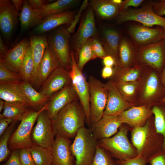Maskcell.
Masks as SVG:
<instances>
[{"mask_svg":"<svg viewBox=\"0 0 165 165\" xmlns=\"http://www.w3.org/2000/svg\"><path fill=\"white\" fill-rule=\"evenodd\" d=\"M86 117L79 101L72 102L61 109L53 119L56 135L70 140L85 126Z\"/></svg>","mask_w":165,"mask_h":165,"instance_id":"1","label":"cell"},{"mask_svg":"<svg viewBox=\"0 0 165 165\" xmlns=\"http://www.w3.org/2000/svg\"><path fill=\"white\" fill-rule=\"evenodd\" d=\"M138 94L141 105H149L160 102L165 97V88L161 82L160 73L148 66L144 67Z\"/></svg>","mask_w":165,"mask_h":165,"instance_id":"2","label":"cell"},{"mask_svg":"<svg viewBox=\"0 0 165 165\" xmlns=\"http://www.w3.org/2000/svg\"><path fill=\"white\" fill-rule=\"evenodd\" d=\"M97 145L98 141L90 129L85 126L80 128L71 145L75 159V165H91Z\"/></svg>","mask_w":165,"mask_h":165,"instance_id":"3","label":"cell"},{"mask_svg":"<svg viewBox=\"0 0 165 165\" xmlns=\"http://www.w3.org/2000/svg\"><path fill=\"white\" fill-rule=\"evenodd\" d=\"M48 105V102L37 111L30 110L24 116L10 137L8 144L9 149L30 148L35 145L31 137L33 126L39 114L47 109Z\"/></svg>","mask_w":165,"mask_h":165,"instance_id":"4","label":"cell"},{"mask_svg":"<svg viewBox=\"0 0 165 165\" xmlns=\"http://www.w3.org/2000/svg\"><path fill=\"white\" fill-rule=\"evenodd\" d=\"M127 129L122 127L112 137L98 141V145L108 151L118 160H126L138 156L137 151L130 142L127 137Z\"/></svg>","mask_w":165,"mask_h":165,"instance_id":"5","label":"cell"},{"mask_svg":"<svg viewBox=\"0 0 165 165\" xmlns=\"http://www.w3.org/2000/svg\"><path fill=\"white\" fill-rule=\"evenodd\" d=\"M90 94V125L103 116L107 102L108 90L105 83L91 75L88 81Z\"/></svg>","mask_w":165,"mask_h":165,"instance_id":"6","label":"cell"},{"mask_svg":"<svg viewBox=\"0 0 165 165\" xmlns=\"http://www.w3.org/2000/svg\"><path fill=\"white\" fill-rule=\"evenodd\" d=\"M137 63L161 73L165 65V40L138 48Z\"/></svg>","mask_w":165,"mask_h":165,"instance_id":"7","label":"cell"},{"mask_svg":"<svg viewBox=\"0 0 165 165\" xmlns=\"http://www.w3.org/2000/svg\"><path fill=\"white\" fill-rule=\"evenodd\" d=\"M71 58V67L69 74L72 84L78 97L79 101L85 111L86 122L90 125V94L89 85L82 72L79 68L74 52H70Z\"/></svg>","mask_w":165,"mask_h":165,"instance_id":"8","label":"cell"},{"mask_svg":"<svg viewBox=\"0 0 165 165\" xmlns=\"http://www.w3.org/2000/svg\"><path fill=\"white\" fill-rule=\"evenodd\" d=\"M31 138L35 145L51 149L56 134L53 119L46 110L38 115L36 123L31 133Z\"/></svg>","mask_w":165,"mask_h":165,"instance_id":"9","label":"cell"},{"mask_svg":"<svg viewBox=\"0 0 165 165\" xmlns=\"http://www.w3.org/2000/svg\"><path fill=\"white\" fill-rule=\"evenodd\" d=\"M116 18L119 23L134 21L147 27H151L154 25H158L163 28H165V17L156 13L151 5L127 10L119 13Z\"/></svg>","mask_w":165,"mask_h":165,"instance_id":"10","label":"cell"},{"mask_svg":"<svg viewBox=\"0 0 165 165\" xmlns=\"http://www.w3.org/2000/svg\"><path fill=\"white\" fill-rule=\"evenodd\" d=\"M70 33L67 28H58L47 38L48 44L53 50L61 65L69 71L72 64L70 51Z\"/></svg>","mask_w":165,"mask_h":165,"instance_id":"11","label":"cell"},{"mask_svg":"<svg viewBox=\"0 0 165 165\" xmlns=\"http://www.w3.org/2000/svg\"><path fill=\"white\" fill-rule=\"evenodd\" d=\"M94 12L90 7L83 16L73 40V46L76 61L79 51L85 44L96 34Z\"/></svg>","mask_w":165,"mask_h":165,"instance_id":"12","label":"cell"},{"mask_svg":"<svg viewBox=\"0 0 165 165\" xmlns=\"http://www.w3.org/2000/svg\"><path fill=\"white\" fill-rule=\"evenodd\" d=\"M71 83L69 71L60 65L42 84L39 92L50 98L65 86Z\"/></svg>","mask_w":165,"mask_h":165,"instance_id":"13","label":"cell"},{"mask_svg":"<svg viewBox=\"0 0 165 165\" xmlns=\"http://www.w3.org/2000/svg\"><path fill=\"white\" fill-rule=\"evenodd\" d=\"M128 31L134 43L139 47L164 39L162 28H152L143 25H134L129 28Z\"/></svg>","mask_w":165,"mask_h":165,"instance_id":"14","label":"cell"},{"mask_svg":"<svg viewBox=\"0 0 165 165\" xmlns=\"http://www.w3.org/2000/svg\"><path fill=\"white\" fill-rule=\"evenodd\" d=\"M19 15L11 0H0V29L6 39L10 38Z\"/></svg>","mask_w":165,"mask_h":165,"instance_id":"15","label":"cell"},{"mask_svg":"<svg viewBox=\"0 0 165 165\" xmlns=\"http://www.w3.org/2000/svg\"><path fill=\"white\" fill-rule=\"evenodd\" d=\"M105 85L108 93L104 115L118 116L134 105V104L127 101L124 99L113 81L111 80L105 83Z\"/></svg>","mask_w":165,"mask_h":165,"instance_id":"16","label":"cell"},{"mask_svg":"<svg viewBox=\"0 0 165 165\" xmlns=\"http://www.w3.org/2000/svg\"><path fill=\"white\" fill-rule=\"evenodd\" d=\"M78 101H79L78 97L71 83L65 86L50 98L46 110L53 119L65 106Z\"/></svg>","mask_w":165,"mask_h":165,"instance_id":"17","label":"cell"},{"mask_svg":"<svg viewBox=\"0 0 165 165\" xmlns=\"http://www.w3.org/2000/svg\"><path fill=\"white\" fill-rule=\"evenodd\" d=\"M30 40L25 38L8 50L5 57L0 59V63L8 69L20 74L22 64Z\"/></svg>","mask_w":165,"mask_h":165,"instance_id":"18","label":"cell"},{"mask_svg":"<svg viewBox=\"0 0 165 165\" xmlns=\"http://www.w3.org/2000/svg\"><path fill=\"white\" fill-rule=\"evenodd\" d=\"M71 140L56 135L51 149L52 165H74Z\"/></svg>","mask_w":165,"mask_h":165,"instance_id":"19","label":"cell"},{"mask_svg":"<svg viewBox=\"0 0 165 165\" xmlns=\"http://www.w3.org/2000/svg\"><path fill=\"white\" fill-rule=\"evenodd\" d=\"M122 124L118 116L104 115L99 120L91 125L90 129L98 141L116 134Z\"/></svg>","mask_w":165,"mask_h":165,"instance_id":"20","label":"cell"},{"mask_svg":"<svg viewBox=\"0 0 165 165\" xmlns=\"http://www.w3.org/2000/svg\"><path fill=\"white\" fill-rule=\"evenodd\" d=\"M152 114V110L149 105H143L132 106L118 116L122 123L127 124L134 128L143 126Z\"/></svg>","mask_w":165,"mask_h":165,"instance_id":"21","label":"cell"},{"mask_svg":"<svg viewBox=\"0 0 165 165\" xmlns=\"http://www.w3.org/2000/svg\"><path fill=\"white\" fill-rule=\"evenodd\" d=\"M30 45L34 61V67L30 83L38 86V77L39 65L46 48L48 45L45 36L35 35L30 38Z\"/></svg>","mask_w":165,"mask_h":165,"instance_id":"22","label":"cell"},{"mask_svg":"<svg viewBox=\"0 0 165 165\" xmlns=\"http://www.w3.org/2000/svg\"><path fill=\"white\" fill-rule=\"evenodd\" d=\"M23 82L0 83V99L7 102H21L30 107L23 89Z\"/></svg>","mask_w":165,"mask_h":165,"instance_id":"23","label":"cell"},{"mask_svg":"<svg viewBox=\"0 0 165 165\" xmlns=\"http://www.w3.org/2000/svg\"><path fill=\"white\" fill-rule=\"evenodd\" d=\"M75 15L74 12L67 11L50 16L43 19L40 24L36 26L34 31L40 34L48 32L62 25H70L72 22Z\"/></svg>","mask_w":165,"mask_h":165,"instance_id":"24","label":"cell"},{"mask_svg":"<svg viewBox=\"0 0 165 165\" xmlns=\"http://www.w3.org/2000/svg\"><path fill=\"white\" fill-rule=\"evenodd\" d=\"M60 65L58 57L48 44L39 65L38 86H41L50 74Z\"/></svg>","mask_w":165,"mask_h":165,"instance_id":"25","label":"cell"},{"mask_svg":"<svg viewBox=\"0 0 165 165\" xmlns=\"http://www.w3.org/2000/svg\"><path fill=\"white\" fill-rule=\"evenodd\" d=\"M137 46L126 38L121 39L118 51L117 66L129 67L138 64Z\"/></svg>","mask_w":165,"mask_h":165,"instance_id":"26","label":"cell"},{"mask_svg":"<svg viewBox=\"0 0 165 165\" xmlns=\"http://www.w3.org/2000/svg\"><path fill=\"white\" fill-rule=\"evenodd\" d=\"M79 1L58 0L45 5L41 9L35 10L37 16L41 20L52 15L67 11L75 5Z\"/></svg>","mask_w":165,"mask_h":165,"instance_id":"27","label":"cell"},{"mask_svg":"<svg viewBox=\"0 0 165 165\" xmlns=\"http://www.w3.org/2000/svg\"><path fill=\"white\" fill-rule=\"evenodd\" d=\"M97 15L102 19H110L117 16L119 12L120 6L112 0H91L89 3Z\"/></svg>","mask_w":165,"mask_h":165,"instance_id":"28","label":"cell"},{"mask_svg":"<svg viewBox=\"0 0 165 165\" xmlns=\"http://www.w3.org/2000/svg\"><path fill=\"white\" fill-rule=\"evenodd\" d=\"M121 39L119 33L112 29H107L103 32L102 44L107 55L112 56L118 65V51Z\"/></svg>","mask_w":165,"mask_h":165,"instance_id":"29","label":"cell"},{"mask_svg":"<svg viewBox=\"0 0 165 165\" xmlns=\"http://www.w3.org/2000/svg\"><path fill=\"white\" fill-rule=\"evenodd\" d=\"M144 68L139 64L129 67L115 66L112 80L126 82L138 80L141 77Z\"/></svg>","mask_w":165,"mask_h":165,"instance_id":"30","label":"cell"},{"mask_svg":"<svg viewBox=\"0 0 165 165\" xmlns=\"http://www.w3.org/2000/svg\"><path fill=\"white\" fill-rule=\"evenodd\" d=\"M150 132L149 123L148 121L145 125L134 128L132 130V141L136 149L138 156H142L143 151L149 138Z\"/></svg>","mask_w":165,"mask_h":165,"instance_id":"31","label":"cell"},{"mask_svg":"<svg viewBox=\"0 0 165 165\" xmlns=\"http://www.w3.org/2000/svg\"><path fill=\"white\" fill-rule=\"evenodd\" d=\"M113 81L124 99L127 101L134 104V102L137 100V97L138 96L141 79L137 81L129 82Z\"/></svg>","mask_w":165,"mask_h":165,"instance_id":"32","label":"cell"},{"mask_svg":"<svg viewBox=\"0 0 165 165\" xmlns=\"http://www.w3.org/2000/svg\"><path fill=\"white\" fill-rule=\"evenodd\" d=\"M29 106L20 102L5 101L3 111L0 114V119L7 118L14 121H21L30 110Z\"/></svg>","mask_w":165,"mask_h":165,"instance_id":"33","label":"cell"},{"mask_svg":"<svg viewBox=\"0 0 165 165\" xmlns=\"http://www.w3.org/2000/svg\"><path fill=\"white\" fill-rule=\"evenodd\" d=\"M19 17L21 29L23 31L34 26L36 27L42 21L37 16L35 10L29 6L27 0L25 1Z\"/></svg>","mask_w":165,"mask_h":165,"instance_id":"34","label":"cell"},{"mask_svg":"<svg viewBox=\"0 0 165 165\" xmlns=\"http://www.w3.org/2000/svg\"><path fill=\"white\" fill-rule=\"evenodd\" d=\"M22 85L30 107L40 109L49 101L50 98L37 91L30 83L23 81Z\"/></svg>","mask_w":165,"mask_h":165,"instance_id":"35","label":"cell"},{"mask_svg":"<svg viewBox=\"0 0 165 165\" xmlns=\"http://www.w3.org/2000/svg\"><path fill=\"white\" fill-rule=\"evenodd\" d=\"M152 110L154 115L156 132L163 138V150H165V103L159 102L154 105Z\"/></svg>","mask_w":165,"mask_h":165,"instance_id":"36","label":"cell"},{"mask_svg":"<svg viewBox=\"0 0 165 165\" xmlns=\"http://www.w3.org/2000/svg\"><path fill=\"white\" fill-rule=\"evenodd\" d=\"M36 165H52L51 149L35 145L30 148Z\"/></svg>","mask_w":165,"mask_h":165,"instance_id":"37","label":"cell"},{"mask_svg":"<svg viewBox=\"0 0 165 165\" xmlns=\"http://www.w3.org/2000/svg\"><path fill=\"white\" fill-rule=\"evenodd\" d=\"M34 67V62L30 45L27 49L21 68L20 74L24 81L30 83Z\"/></svg>","mask_w":165,"mask_h":165,"instance_id":"38","label":"cell"},{"mask_svg":"<svg viewBox=\"0 0 165 165\" xmlns=\"http://www.w3.org/2000/svg\"><path fill=\"white\" fill-rule=\"evenodd\" d=\"M91 38L80 50L76 61L78 66L82 72L85 65L89 61L97 58L92 49Z\"/></svg>","mask_w":165,"mask_h":165,"instance_id":"39","label":"cell"},{"mask_svg":"<svg viewBox=\"0 0 165 165\" xmlns=\"http://www.w3.org/2000/svg\"><path fill=\"white\" fill-rule=\"evenodd\" d=\"M16 121L13 122L1 135L0 140V162L7 158L10 152L8 144L10 137L13 132L14 126Z\"/></svg>","mask_w":165,"mask_h":165,"instance_id":"40","label":"cell"},{"mask_svg":"<svg viewBox=\"0 0 165 165\" xmlns=\"http://www.w3.org/2000/svg\"><path fill=\"white\" fill-rule=\"evenodd\" d=\"M24 81L21 75L12 71L0 63V83L20 82Z\"/></svg>","mask_w":165,"mask_h":165,"instance_id":"41","label":"cell"},{"mask_svg":"<svg viewBox=\"0 0 165 165\" xmlns=\"http://www.w3.org/2000/svg\"><path fill=\"white\" fill-rule=\"evenodd\" d=\"M98 145L91 165H116L110 156Z\"/></svg>","mask_w":165,"mask_h":165,"instance_id":"42","label":"cell"},{"mask_svg":"<svg viewBox=\"0 0 165 165\" xmlns=\"http://www.w3.org/2000/svg\"><path fill=\"white\" fill-rule=\"evenodd\" d=\"M19 156L22 165H36L32 156L30 148L20 149Z\"/></svg>","mask_w":165,"mask_h":165,"instance_id":"43","label":"cell"},{"mask_svg":"<svg viewBox=\"0 0 165 165\" xmlns=\"http://www.w3.org/2000/svg\"><path fill=\"white\" fill-rule=\"evenodd\" d=\"M91 41L93 51L97 58L103 59L107 55L102 43L99 40L93 37L91 38Z\"/></svg>","mask_w":165,"mask_h":165,"instance_id":"44","label":"cell"},{"mask_svg":"<svg viewBox=\"0 0 165 165\" xmlns=\"http://www.w3.org/2000/svg\"><path fill=\"white\" fill-rule=\"evenodd\" d=\"M147 160L143 156H137L126 160H118L117 163L119 165H146Z\"/></svg>","mask_w":165,"mask_h":165,"instance_id":"45","label":"cell"},{"mask_svg":"<svg viewBox=\"0 0 165 165\" xmlns=\"http://www.w3.org/2000/svg\"><path fill=\"white\" fill-rule=\"evenodd\" d=\"M89 1L88 0H85L83 2L78 13L75 15L72 22L67 28L68 31L70 33H72L74 32L76 25L79 21V18L81 16L82 13L87 7Z\"/></svg>","mask_w":165,"mask_h":165,"instance_id":"46","label":"cell"},{"mask_svg":"<svg viewBox=\"0 0 165 165\" xmlns=\"http://www.w3.org/2000/svg\"><path fill=\"white\" fill-rule=\"evenodd\" d=\"M148 160L151 165H165V150L151 156Z\"/></svg>","mask_w":165,"mask_h":165,"instance_id":"47","label":"cell"},{"mask_svg":"<svg viewBox=\"0 0 165 165\" xmlns=\"http://www.w3.org/2000/svg\"><path fill=\"white\" fill-rule=\"evenodd\" d=\"M143 2V0H126L123 1L120 6L119 13L127 10L128 7L130 6L138 7Z\"/></svg>","mask_w":165,"mask_h":165,"instance_id":"48","label":"cell"},{"mask_svg":"<svg viewBox=\"0 0 165 165\" xmlns=\"http://www.w3.org/2000/svg\"><path fill=\"white\" fill-rule=\"evenodd\" d=\"M19 149L13 150L7 161L2 165H22L19 159Z\"/></svg>","mask_w":165,"mask_h":165,"instance_id":"49","label":"cell"},{"mask_svg":"<svg viewBox=\"0 0 165 165\" xmlns=\"http://www.w3.org/2000/svg\"><path fill=\"white\" fill-rule=\"evenodd\" d=\"M151 6L153 11L157 14L161 16L165 15V0L153 3Z\"/></svg>","mask_w":165,"mask_h":165,"instance_id":"50","label":"cell"},{"mask_svg":"<svg viewBox=\"0 0 165 165\" xmlns=\"http://www.w3.org/2000/svg\"><path fill=\"white\" fill-rule=\"evenodd\" d=\"M29 6L34 10L41 9L46 4L53 2L50 0H27Z\"/></svg>","mask_w":165,"mask_h":165,"instance_id":"51","label":"cell"},{"mask_svg":"<svg viewBox=\"0 0 165 165\" xmlns=\"http://www.w3.org/2000/svg\"><path fill=\"white\" fill-rule=\"evenodd\" d=\"M14 121H15L13 119L9 118H3L0 119V136L8 127L9 124L12 123Z\"/></svg>","mask_w":165,"mask_h":165,"instance_id":"52","label":"cell"},{"mask_svg":"<svg viewBox=\"0 0 165 165\" xmlns=\"http://www.w3.org/2000/svg\"><path fill=\"white\" fill-rule=\"evenodd\" d=\"M114 73L112 67L104 66L101 71V76L104 79L112 77Z\"/></svg>","mask_w":165,"mask_h":165,"instance_id":"53","label":"cell"},{"mask_svg":"<svg viewBox=\"0 0 165 165\" xmlns=\"http://www.w3.org/2000/svg\"><path fill=\"white\" fill-rule=\"evenodd\" d=\"M103 63L104 66L112 67L116 65L114 58L111 56L107 55L103 59Z\"/></svg>","mask_w":165,"mask_h":165,"instance_id":"54","label":"cell"},{"mask_svg":"<svg viewBox=\"0 0 165 165\" xmlns=\"http://www.w3.org/2000/svg\"><path fill=\"white\" fill-rule=\"evenodd\" d=\"M8 50H7L6 47L4 42L1 35L0 36V58H3L6 54Z\"/></svg>","mask_w":165,"mask_h":165,"instance_id":"55","label":"cell"},{"mask_svg":"<svg viewBox=\"0 0 165 165\" xmlns=\"http://www.w3.org/2000/svg\"><path fill=\"white\" fill-rule=\"evenodd\" d=\"M25 1L23 0H11L16 10L18 13H19V12L21 10L23 6Z\"/></svg>","mask_w":165,"mask_h":165,"instance_id":"56","label":"cell"},{"mask_svg":"<svg viewBox=\"0 0 165 165\" xmlns=\"http://www.w3.org/2000/svg\"><path fill=\"white\" fill-rule=\"evenodd\" d=\"M160 76L162 83L165 88V65L162 72L160 73Z\"/></svg>","mask_w":165,"mask_h":165,"instance_id":"57","label":"cell"},{"mask_svg":"<svg viewBox=\"0 0 165 165\" xmlns=\"http://www.w3.org/2000/svg\"><path fill=\"white\" fill-rule=\"evenodd\" d=\"M5 101H4L1 99L0 100V112L1 113L2 110L4 109L5 105Z\"/></svg>","mask_w":165,"mask_h":165,"instance_id":"58","label":"cell"},{"mask_svg":"<svg viewBox=\"0 0 165 165\" xmlns=\"http://www.w3.org/2000/svg\"><path fill=\"white\" fill-rule=\"evenodd\" d=\"M112 1L115 4L119 6L122 4L123 1L122 0H112Z\"/></svg>","mask_w":165,"mask_h":165,"instance_id":"59","label":"cell"},{"mask_svg":"<svg viewBox=\"0 0 165 165\" xmlns=\"http://www.w3.org/2000/svg\"><path fill=\"white\" fill-rule=\"evenodd\" d=\"M161 102L165 103V97H164L162 100L160 102Z\"/></svg>","mask_w":165,"mask_h":165,"instance_id":"60","label":"cell"},{"mask_svg":"<svg viewBox=\"0 0 165 165\" xmlns=\"http://www.w3.org/2000/svg\"><path fill=\"white\" fill-rule=\"evenodd\" d=\"M163 31H164V39L165 40V28H163Z\"/></svg>","mask_w":165,"mask_h":165,"instance_id":"61","label":"cell"}]
</instances>
